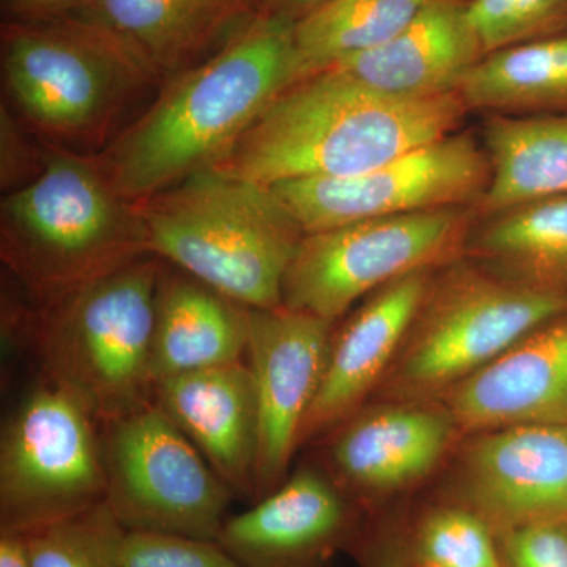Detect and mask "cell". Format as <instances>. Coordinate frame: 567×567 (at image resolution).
Segmentation results:
<instances>
[{"label":"cell","instance_id":"6da1fadb","mask_svg":"<svg viewBox=\"0 0 567 567\" xmlns=\"http://www.w3.org/2000/svg\"><path fill=\"white\" fill-rule=\"evenodd\" d=\"M295 22L256 14L96 156L112 188L137 204L221 162L279 93L301 80Z\"/></svg>","mask_w":567,"mask_h":567},{"label":"cell","instance_id":"7a4b0ae2","mask_svg":"<svg viewBox=\"0 0 567 567\" xmlns=\"http://www.w3.org/2000/svg\"><path fill=\"white\" fill-rule=\"evenodd\" d=\"M466 111L458 92L385 95L328 69L279 93L213 169L267 186L350 177L450 136Z\"/></svg>","mask_w":567,"mask_h":567},{"label":"cell","instance_id":"3957f363","mask_svg":"<svg viewBox=\"0 0 567 567\" xmlns=\"http://www.w3.org/2000/svg\"><path fill=\"white\" fill-rule=\"evenodd\" d=\"M151 254L136 205L112 188L95 155L52 147L37 177L0 207V256L33 306Z\"/></svg>","mask_w":567,"mask_h":567},{"label":"cell","instance_id":"277c9868","mask_svg":"<svg viewBox=\"0 0 567 567\" xmlns=\"http://www.w3.org/2000/svg\"><path fill=\"white\" fill-rule=\"evenodd\" d=\"M134 205L164 262L246 308H281L305 233L271 186L210 167Z\"/></svg>","mask_w":567,"mask_h":567},{"label":"cell","instance_id":"5b68a950","mask_svg":"<svg viewBox=\"0 0 567 567\" xmlns=\"http://www.w3.org/2000/svg\"><path fill=\"white\" fill-rule=\"evenodd\" d=\"M2 74L21 117L54 147L82 155L103 152L134 104L162 85L121 43L71 14L3 20Z\"/></svg>","mask_w":567,"mask_h":567},{"label":"cell","instance_id":"8992f818","mask_svg":"<svg viewBox=\"0 0 567 567\" xmlns=\"http://www.w3.org/2000/svg\"><path fill=\"white\" fill-rule=\"evenodd\" d=\"M164 260L145 254L43 306L31 341L41 379L76 398L102 425L153 399L156 284Z\"/></svg>","mask_w":567,"mask_h":567},{"label":"cell","instance_id":"52a82bcc","mask_svg":"<svg viewBox=\"0 0 567 567\" xmlns=\"http://www.w3.org/2000/svg\"><path fill=\"white\" fill-rule=\"evenodd\" d=\"M563 312L567 295L536 292L472 260L443 265L377 391L383 402H436Z\"/></svg>","mask_w":567,"mask_h":567},{"label":"cell","instance_id":"ba28073f","mask_svg":"<svg viewBox=\"0 0 567 567\" xmlns=\"http://www.w3.org/2000/svg\"><path fill=\"white\" fill-rule=\"evenodd\" d=\"M106 503L100 424L41 379L3 424L0 535H29Z\"/></svg>","mask_w":567,"mask_h":567},{"label":"cell","instance_id":"9c48e42d","mask_svg":"<svg viewBox=\"0 0 567 567\" xmlns=\"http://www.w3.org/2000/svg\"><path fill=\"white\" fill-rule=\"evenodd\" d=\"M473 212L436 208L305 235L282 284V306L336 322L354 301L420 270L462 259Z\"/></svg>","mask_w":567,"mask_h":567},{"label":"cell","instance_id":"30bf717a","mask_svg":"<svg viewBox=\"0 0 567 567\" xmlns=\"http://www.w3.org/2000/svg\"><path fill=\"white\" fill-rule=\"evenodd\" d=\"M106 503L128 533L216 540L235 498L155 401L100 425Z\"/></svg>","mask_w":567,"mask_h":567},{"label":"cell","instance_id":"8fae6325","mask_svg":"<svg viewBox=\"0 0 567 567\" xmlns=\"http://www.w3.org/2000/svg\"><path fill=\"white\" fill-rule=\"evenodd\" d=\"M491 163L466 134H450L363 174L271 186L305 235L364 219L480 203Z\"/></svg>","mask_w":567,"mask_h":567},{"label":"cell","instance_id":"7c38bea8","mask_svg":"<svg viewBox=\"0 0 567 567\" xmlns=\"http://www.w3.org/2000/svg\"><path fill=\"white\" fill-rule=\"evenodd\" d=\"M333 322L290 309L249 308L246 357L259 409L256 499L289 476L306 417L322 385Z\"/></svg>","mask_w":567,"mask_h":567},{"label":"cell","instance_id":"4fadbf2b","mask_svg":"<svg viewBox=\"0 0 567 567\" xmlns=\"http://www.w3.org/2000/svg\"><path fill=\"white\" fill-rule=\"evenodd\" d=\"M451 503L499 536L567 514V427L511 425L468 435Z\"/></svg>","mask_w":567,"mask_h":567},{"label":"cell","instance_id":"5bb4252c","mask_svg":"<svg viewBox=\"0 0 567 567\" xmlns=\"http://www.w3.org/2000/svg\"><path fill=\"white\" fill-rule=\"evenodd\" d=\"M358 532L354 502L328 473L301 466L274 494L227 516L216 537L241 567H331Z\"/></svg>","mask_w":567,"mask_h":567},{"label":"cell","instance_id":"9a60e30c","mask_svg":"<svg viewBox=\"0 0 567 567\" xmlns=\"http://www.w3.org/2000/svg\"><path fill=\"white\" fill-rule=\"evenodd\" d=\"M327 436L328 473L360 502L415 486L461 432L439 402H382L361 406Z\"/></svg>","mask_w":567,"mask_h":567},{"label":"cell","instance_id":"2e32d148","mask_svg":"<svg viewBox=\"0 0 567 567\" xmlns=\"http://www.w3.org/2000/svg\"><path fill=\"white\" fill-rule=\"evenodd\" d=\"M436 402L461 435L511 425L567 427V312L524 336Z\"/></svg>","mask_w":567,"mask_h":567},{"label":"cell","instance_id":"e0dca14e","mask_svg":"<svg viewBox=\"0 0 567 567\" xmlns=\"http://www.w3.org/2000/svg\"><path fill=\"white\" fill-rule=\"evenodd\" d=\"M435 270L415 271L375 290L333 333L322 385L306 417L301 445L330 434L379 390L404 344Z\"/></svg>","mask_w":567,"mask_h":567},{"label":"cell","instance_id":"ac0fdd59","mask_svg":"<svg viewBox=\"0 0 567 567\" xmlns=\"http://www.w3.org/2000/svg\"><path fill=\"white\" fill-rule=\"evenodd\" d=\"M153 401L188 436L235 498L254 503L259 409L248 363L171 377L153 388Z\"/></svg>","mask_w":567,"mask_h":567},{"label":"cell","instance_id":"d6986e66","mask_svg":"<svg viewBox=\"0 0 567 567\" xmlns=\"http://www.w3.org/2000/svg\"><path fill=\"white\" fill-rule=\"evenodd\" d=\"M102 29L163 84L256 17L251 0H91L70 13Z\"/></svg>","mask_w":567,"mask_h":567},{"label":"cell","instance_id":"ffe728a7","mask_svg":"<svg viewBox=\"0 0 567 567\" xmlns=\"http://www.w3.org/2000/svg\"><path fill=\"white\" fill-rule=\"evenodd\" d=\"M483 54L466 6L457 0H434L382 47L330 69L385 95L427 99L457 92L466 71Z\"/></svg>","mask_w":567,"mask_h":567},{"label":"cell","instance_id":"44dd1931","mask_svg":"<svg viewBox=\"0 0 567 567\" xmlns=\"http://www.w3.org/2000/svg\"><path fill=\"white\" fill-rule=\"evenodd\" d=\"M248 341L249 308L164 265L155 293L153 388L171 377L244 361Z\"/></svg>","mask_w":567,"mask_h":567},{"label":"cell","instance_id":"7402d4cb","mask_svg":"<svg viewBox=\"0 0 567 567\" xmlns=\"http://www.w3.org/2000/svg\"><path fill=\"white\" fill-rule=\"evenodd\" d=\"M464 256L506 281L567 295V194L488 216L470 234Z\"/></svg>","mask_w":567,"mask_h":567},{"label":"cell","instance_id":"603a6c76","mask_svg":"<svg viewBox=\"0 0 567 567\" xmlns=\"http://www.w3.org/2000/svg\"><path fill=\"white\" fill-rule=\"evenodd\" d=\"M484 140L491 181L477 212L487 218L516 205L567 194V114L494 115Z\"/></svg>","mask_w":567,"mask_h":567},{"label":"cell","instance_id":"cb8c5ba5","mask_svg":"<svg viewBox=\"0 0 567 567\" xmlns=\"http://www.w3.org/2000/svg\"><path fill=\"white\" fill-rule=\"evenodd\" d=\"M457 92L466 110L498 115L567 110V37L491 52L466 71Z\"/></svg>","mask_w":567,"mask_h":567},{"label":"cell","instance_id":"d4e9b609","mask_svg":"<svg viewBox=\"0 0 567 567\" xmlns=\"http://www.w3.org/2000/svg\"><path fill=\"white\" fill-rule=\"evenodd\" d=\"M434 0H328L295 22L301 78L375 50L404 31Z\"/></svg>","mask_w":567,"mask_h":567},{"label":"cell","instance_id":"484cf974","mask_svg":"<svg viewBox=\"0 0 567 567\" xmlns=\"http://www.w3.org/2000/svg\"><path fill=\"white\" fill-rule=\"evenodd\" d=\"M128 535L107 503L25 536L32 567H125Z\"/></svg>","mask_w":567,"mask_h":567},{"label":"cell","instance_id":"4316f807","mask_svg":"<svg viewBox=\"0 0 567 567\" xmlns=\"http://www.w3.org/2000/svg\"><path fill=\"white\" fill-rule=\"evenodd\" d=\"M409 546L413 561L435 567H505L494 529L456 503L432 507L417 518Z\"/></svg>","mask_w":567,"mask_h":567},{"label":"cell","instance_id":"83f0119b","mask_svg":"<svg viewBox=\"0 0 567 567\" xmlns=\"http://www.w3.org/2000/svg\"><path fill=\"white\" fill-rule=\"evenodd\" d=\"M566 11L567 0H473L466 6V17L484 54L548 31Z\"/></svg>","mask_w":567,"mask_h":567},{"label":"cell","instance_id":"f1b7e54d","mask_svg":"<svg viewBox=\"0 0 567 567\" xmlns=\"http://www.w3.org/2000/svg\"><path fill=\"white\" fill-rule=\"evenodd\" d=\"M125 567H241L216 540L128 533Z\"/></svg>","mask_w":567,"mask_h":567},{"label":"cell","instance_id":"f546056e","mask_svg":"<svg viewBox=\"0 0 567 567\" xmlns=\"http://www.w3.org/2000/svg\"><path fill=\"white\" fill-rule=\"evenodd\" d=\"M505 567H567V514L498 536Z\"/></svg>","mask_w":567,"mask_h":567},{"label":"cell","instance_id":"4dcf8cb0","mask_svg":"<svg viewBox=\"0 0 567 567\" xmlns=\"http://www.w3.org/2000/svg\"><path fill=\"white\" fill-rule=\"evenodd\" d=\"M0 136H2V189L9 193L21 188L32 181L43 167L44 153L35 155L31 144L21 133L17 118L10 110L2 106V122H0Z\"/></svg>","mask_w":567,"mask_h":567},{"label":"cell","instance_id":"1f68e13d","mask_svg":"<svg viewBox=\"0 0 567 567\" xmlns=\"http://www.w3.org/2000/svg\"><path fill=\"white\" fill-rule=\"evenodd\" d=\"M350 548L361 567H413L409 533L402 529L383 527L375 535L358 536Z\"/></svg>","mask_w":567,"mask_h":567},{"label":"cell","instance_id":"d6a6232c","mask_svg":"<svg viewBox=\"0 0 567 567\" xmlns=\"http://www.w3.org/2000/svg\"><path fill=\"white\" fill-rule=\"evenodd\" d=\"M91 0H2L6 20L62 17L82 9Z\"/></svg>","mask_w":567,"mask_h":567},{"label":"cell","instance_id":"836d02e7","mask_svg":"<svg viewBox=\"0 0 567 567\" xmlns=\"http://www.w3.org/2000/svg\"><path fill=\"white\" fill-rule=\"evenodd\" d=\"M254 13L260 17L286 18L293 22L320 9L328 0H251Z\"/></svg>","mask_w":567,"mask_h":567},{"label":"cell","instance_id":"e575fe53","mask_svg":"<svg viewBox=\"0 0 567 567\" xmlns=\"http://www.w3.org/2000/svg\"><path fill=\"white\" fill-rule=\"evenodd\" d=\"M0 567H32L25 536L0 535Z\"/></svg>","mask_w":567,"mask_h":567},{"label":"cell","instance_id":"d590c367","mask_svg":"<svg viewBox=\"0 0 567 567\" xmlns=\"http://www.w3.org/2000/svg\"><path fill=\"white\" fill-rule=\"evenodd\" d=\"M413 567H435V566L427 565V563L413 561Z\"/></svg>","mask_w":567,"mask_h":567}]
</instances>
